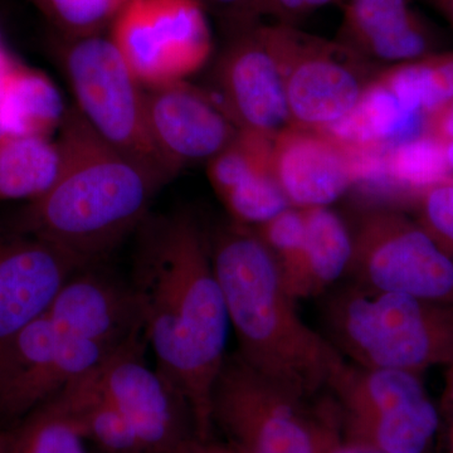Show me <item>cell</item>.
I'll return each instance as SVG.
<instances>
[{
	"label": "cell",
	"instance_id": "obj_13",
	"mask_svg": "<svg viewBox=\"0 0 453 453\" xmlns=\"http://www.w3.org/2000/svg\"><path fill=\"white\" fill-rule=\"evenodd\" d=\"M211 89L243 133L273 140L291 127L275 43V25L259 23L228 35Z\"/></svg>",
	"mask_w": 453,
	"mask_h": 453
},
{
	"label": "cell",
	"instance_id": "obj_36",
	"mask_svg": "<svg viewBox=\"0 0 453 453\" xmlns=\"http://www.w3.org/2000/svg\"><path fill=\"white\" fill-rule=\"evenodd\" d=\"M7 50H5L4 46H3V38H2V31H0V57L5 55Z\"/></svg>",
	"mask_w": 453,
	"mask_h": 453
},
{
	"label": "cell",
	"instance_id": "obj_32",
	"mask_svg": "<svg viewBox=\"0 0 453 453\" xmlns=\"http://www.w3.org/2000/svg\"><path fill=\"white\" fill-rule=\"evenodd\" d=\"M446 368L445 389L440 410V431L442 429L440 453H453V360Z\"/></svg>",
	"mask_w": 453,
	"mask_h": 453
},
{
	"label": "cell",
	"instance_id": "obj_27",
	"mask_svg": "<svg viewBox=\"0 0 453 453\" xmlns=\"http://www.w3.org/2000/svg\"><path fill=\"white\" fill-rule=\"evenodd\" d=\"M416 219L453 261V177L414 193Z\"/></svg>",
	"mask_w": 453,
	"mask_h": 453
},
{
	"label": "cell",
	"instance_id": "obj_12",
	"mask_svg": "<svg viewBox=\"0 0 453 453\" xmlns=\"http://www.w3.org/2000/svg\"><path fill=\"white\" fill-rule=\"evenodd\" d=\"M146 345L139 330L113 349L89 377L124 414L149 453H168L196 436L195 421L183 395L146 362Z\"/></svg>",
	"mask_w": 453,
	"mask_h": 453
},
{
	"label": "cell",
	"instance_id": "obj_8",
	"mask_svg": "<svg viewBox=\"0 0 453 453\" xmlns=\"http://www.w3.org/2000/svg\"><path fill=\"white\" fill-rule=\"evenodd\" d=\"M107 35L144 88L188 81L214 49L199 0H127Z\"/></svg>",
	"mask_w": 453,
	"mask_h": 453
},
{
	"label": "cell",
	"instance_id": "obj_6",
	"mask_svg": "<svg viewBox=\"0 0 453 453\" xmlns=\"http://www.w3.org/2000/svg\"><path fill=\"white\" fill-rule=\"evenodd\" d=\"M326 393L349 442L388 453H428L440 432V410L417 372L347 360Z\"/></svg>",
	"mask_w": 453,
	"mask_h": 453
},
{
	"label": "cell",
	"instance_id": "obj_17",
	"mask_svg": "<svg viewBox=\"0 0 453 453\" xmlns=\"http://www.w3.org/2000/svg\"><path fill=\"white\" fill-rule=\"evenodd\" d=\"M97 265L76 271L57 292L46 315L65 335L118 347L142 330L138 301L129 281Z\"/></svg>",
	"mask_w": 453,
	"mask_h": 453
},
{
	"label": "cell",
	"instance_id": "obj_28",
	"mask_svg": "<svg viewBox=\"0 0 453 453\" xmlns=\"http://www.w3.org/2000/svg\"><path fill=\"white\" fill-rule=\"evenodd\" d=\"M208 16L216 17L226 35L243 31L270 16V0H199Z\"/></svg>",
	"mask_w": 453,
	"mask_h": 453
},
{
	"label": "cell",
	"instance_id": "obj_23",
	"mask_svg": "<svg viewBox=\"0 0 453 453\" xmlns=\"http://www.w3.org/2000/svg\"><path fill=\"white\" fill-rule=\"evenodd\" d=\"M58 396L98 452L149 453L124 414L95 386L89 372L68 383Z\"/></svg>",
	"mask_w": 453,
	"mask_h": 453
},
{
	"label": "cell",
	"instance_id": "obj_29",
	"mask_svg": "<svg viewBox=\"0 0 453 453\" xmlns=\"http://www.w3.org/2000/svg\"><path fill=\"white\" fill-rule=\"evenodd\" d=\"M316 453H388L349 442L340 434L338 414L330 396L314 408Z\"/></svg>",
	"mask_w": 453,
	"mask_h": 453
},
{
	"label": "cell",
	"instance_id": "obj_9",
	"mask_svg": "<svg viewBox=\"0 0 453 453\" xmlns=\"http://www.w3.org/2000/svg\"><path fill=\"white\" fill-rule=\"evenodd\" d=\"M277 61L285 85L291 125L330 129L353 111L377 77L374 62L339 41L275 25Z\"/></svg>",
	"mask_w": 453,
	"mask_h": 453
},
{
	"label": "cell",
	"instance_id": "obj_14",
	"mask_svg": "<svg viewBox=\"0 0 453 453\" xmlns=\"http://www.w3.org/2000/svg\"><path fill=\"white\" fill-rule=\"evenodd\" d=\"M145 112L155 148L174 177L210 163L240 134L213 92L189 81L145 88Z\"/></svg>",
	"mask_w": 453,
	"mask_h": 453
},
{
	"label": "cell",
	"instance_id": "obj_26",
	"mask_svg": "<svg viewBox=\"0 0 453 453\" xmlns=\"http://www.w3.org/2000/svg\"><path fill=\"white\" fill-rule=\"evenodd\" d=\"M59 37L82 38L109 32L127 0H31Z\"/></svg>",
	"mask_w": 453,
	"mask_h": 453
},
{
	"label": "cell",
	"instance_id": "obj_10",
	"mask_svg": "<svg viewBox=\"0 0 453 453\" xmlns=\"http://www.w3.org/2000/svg\"><path fill=\"white\" fill-rule=\"evenodd\" d=\"M353 234V232H351ZM349 273L372 290L453 305V261L417 219L369 211L353 234Z\"/></svg>",
	"mask_w": 453,
	"mask_h": 453
},
{
	"label": "cell",
	"instance_id": "obj_25",
	"mask_svg": "<svg viewBox=\"0 0 453 453\" xmlns=\"http://www.w3.org/2000/svg\"><path fill=\"white\" fill-rule=\"evenodd\" d=\"M88 441L58 395L13 431V453H89Z\"/></svg>",
	"mask_w": 453,
	"mask_h": 453
},
{
	"label": "cell",
	"instance_id": "obj_22",
	"mask_svg": "<svg viewBox=\"0 0 453 453\" xmlns=\"http://www.w3.org/2000/svg\"><path fill=\"white\" fill-rule=\"evenodd\" d=\"M58 142L47 136L0 133V199L40 198L61 170Z\"/></svg>",
	"mask_w": 453,
	"mask_h": 453
},
{
	"label": "cell",
	"instance_id": "obj_2",
	"mask_svg": "<svg viewBox=\"0 0 453 453\" xmlns=\"http://www.w3.org/2000/svg\"><path fill=\"white\" fill-rule=\"evenodd\" d=\"M210 247L238 342L235 353L306 401L326 393L347 359L303 320L275 257L255 229L231 219L214 229Z\"/></svg>",
	"mask_w": 453,
	"mask_h": 453
},
{
	"label": "cell",
	"instance_id": "obj_18",
	"mask_svg": "<svg viewBox=\"0 0 453 453\" xmlns=\"http://www.w3.org/2000/svg\"><path fill=\"white\" fill-rule=\"evenodd\" d=\"M273 142L240 131L207 164L211 186L231 219L240 225L255 228L291 207L273 175Z\"/></svg>",
	"mask_w": 453,
	"mask_h": 453
},
{
	"label": "cell",
	"instance_id": "obj_31",
	"mask_svg": "<svg viewBox=\"0 0 453 453\" xmlns=\"http://www.w3.org/2000/svg\"><path fill=\"white\" fill-rule=\"evenodd\" d=\"M338 2L339 0H270V16L277 18L279 23L292 26L294 20Z\"/></svg>",
	"mask_w": 453,
	"mask_h": 453
},
{
	"label": "cell",
	"instance_id": "obj_33",
	"mask_svg": "<svg viewBox=\"0 0 453 453\" xmlns=\"http://www.w3.org/2000/svg\"><path fill=\"white\" fill-rule=\"evenodd\" d=\"M168 453H238L228 443H219L211 440L192 437L173 449Z\"/></svg>",
	"mask_w": 453,
	"mask_h": 453
},
{
	"label": "cell",
	"instance_id": "obj_20",
	"mask_svg": "<svg viewBox=\"0 0 453 453\" xmlns=\"http://www.w3.org/2000/svg\"><path fill=\"white\" fill-rule=\"evenodd\" d=\"M305 234L294 257L281 265L283 285L295 300L329 290L350 267L353 234L329 207L303 208Z\"/></svg>",
	"mask_w": 453,
	"mask_h": 453
},
{
	"label": "cell",
	"instance_id": "obj_21",
	"mask_svg": "<svg viewBox=\"0 0 453 453\" xmlns=\"http://www.w3.org/2000/svg\"><path fill=\"white\" fill-rule=\"evenodd\" d=\"M65 111L49 77L9 57L0 70V133L50 138L61 127Z\"/></svg>",
	"mask_w": 453,
	"mask_h": 453
},
{
	"label": "cell",
	"instance_id": "obj_11",
	"mask_svg": "<svg viewBox=\"0 0 453 453\" xmlns=\"http://www.w3.org/2000/svg\"><path fill=\"white\" fill-rule=\"evenodd\" d=\"M115 348L59 333L46 312L0 340V419H25Z\"/></svg>",
	"mask_w": 453,
	"mask_h": 453
},
{
	"label": "cell",
	"instance_id": "obj_1",
	"mask_svg": "<svg viewBox=\"0 0 453 453\" xmlns=\"http://www.w3.org/2000/svg\"><path fill=\"white\" fill-rule=\"evenodd\" d=\"M130 286L157 371L183 395L196 436L211 440V395L229 325L210 235L189 211L150 216L138 228Z\"/></svg>",
	"mask_w": 453,
	"mask_h": 453
},
{
	"label": "cell",
	"instance_id": "obj_19",
	"mask_svg": "<svg viewBox=\"0 0 453 453\" xmlns=\"http://www.w3.org/2000/svg\"><path fill=\"white\" fill-rule=\"evenodd\" d=\"M336 41L372 62L405 64L438 52L436 32L411 0H348Z\"/></svg>",
	"mask_w": 453,
	"mask_h": 453
},
{
	"label": "cell",
	"instance_id": "obj_30",
	"mask_svg": "<svg viewBox=\"0 0 453 453\" xmlns=\"http://www.w3.org/2000/svg\"><path fill=\"white\" fill-rule=\"evenodd\" d=\"M422 135L432 142L449 173H453V98L429 113L423 124Z\"/></svg>",
	"mask_w": 453,
	"mask_h": 453
},
{
	"label": "cell",
	"instance_id": "obj_7",
	"mask_svg": "<svg viewBox=\"0 0 453 453\" xmlns=\"http://www.w3.org/2000/svg\"><path fill=\"white\" fill-rule=\"evenodd\" d=\"M308 403L228 353L211 395V423L238 453H316Z\"/></svg>",
	"mask_w": 453,
	"mask_h": 453
},
{
	"label": "cell",
	"instance_id": "obj_35",
	"mask_svg": "<svg viewBox=\"0 0 453 453\" xmlns=\"http://www.w3.org/2000/svg\"><path fill=\"white\" fill-rule=\"evenodd\" d=\"M0 453H13V432L0 431Z\"/></svg>",
	"mask_w": 453,
	"mask_h": 453
},
{
	"label": "cell",
	"instance_id": "obj_3",
	"mask_svg": "<svg viewBox=\"0 0 453 453\" xmlns=\"http://www.w3.org/2000/svg\"><path fill=\"white\" fill-rule=\"evenodd\" d=\"M57 142L58 177L49 192L29 202L16 226L85 266L98 264L138 231L168 181L106 142L74 106L65 111Z\"/></svg>",
	"mask_w": 453,
	"mask_h": 453
},
{
	"label": "cell",
	"instance_id": "obj_15",
	"mask_svg": "<svg viewBox=\"0 0 453 453\" xmlns=\"http://www.w3.org/2000/svg\"><path fill=\"white\" fill-rule=\"evenodd\" d=\"M380 155L351 148L327 131L291 125L273 139V170L291 207H329L371 177Z\"/></svg>",
	"mask_w": 453,
	"mask_h": 453
},
{
	"label": "cell",
	"instance_id": "obj_34",
	"mask_svg": "<svg viewBox=\"0 0 453 453\" xmlns=\"http://www.w3.org/2000/svg\"><path fill=\"white\" fill-rule=\"evenodd\" d=\"M423 2L445 18L453 28V0H423Z\"/></svg>",
	"mask_w": 453,
	"mask_h": 453
},
{
	"label": "cell",
	"instance_id": "obj_5",
	"mask_svg": "<svg viewBox=\"0 0 453 453\" xmlns=\"http://www.w3.org/2000/svg\"><path fill=\"white\" fill-rule=\"evenodd\" d=\"M74 107L106 142L169 181L145 112V88L131 73L107 33L82 38L59 37L56 44Z\"/></svg>",
	"mask_w": 453,
	"mask_h": 453
},
{
	"label": "cell",
	"instance_id": "obj_24",
	"mask_svg": "<svg viewBox=\"0 0 453 453\" xmlns=\"http://www.w3.org/2000/svg\"><path fill=\"white\" fill-rule=\"evenodd\" d=\"M380 79L404 109L426 120L453 98V52H437L393 65Z\"/></svg>",
	"mask_w": 453,
	"mask_h": 453
},
{
	"label": "cell",
	"instance_id": "obj_4",
	"mask_svg": "<svg viewBox=\"0 0 453 453\" xmlns=\"http://www.w3.org/2000/svg\"><path fill=\"white\" fill-rule=\"evenodd\" d=\"M324 321L326 338L353 365L422 375L453 360V305L351 282L330 295Z\"/></svg>",
	"mask_w": 453,
	"mask_h": 453
},
{
	"label": "cell",
	"instance_id": "obj_16",
	"mask_svg": "<svg viewBox=\"0 0 453 453\" xmlns=\"http://www.w3.org/2000/svg\"><path fill=\"white\" fill-rule=\"evenodd\" d=\"M82 262L14 226L0 228V340L40 318Z\"/></svg>",
	"mask_w": 453,
	"mask_h": 453
}]
</instances>
